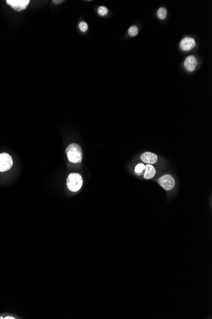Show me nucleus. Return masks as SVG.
Segmentation results:
<instances>
[{
  "label": "nucleus",
  "mask_w": 212,
  "mask_h": 319,
  "mask_svg": "<svg viewBox=\"0 0 212 319\" xmlns=\"http://www.w3.org/2000/svg\"><path fill=\"white\" fill-rule=\"evenodd\" d=\"M66 154L69 161L73 163H79L83 159V151L81 147L76 143H72L67 147Z\"/></svg>",
  "instance_id": "1"
},
{
  "label": "nucleus",
  "mask_w": 212,
  "mask_h": 319,
  "mask_svg": "<svg viewBox=\"0 0 212 319\" xmlns=\"http://www.w3.org/2000/svg\"><path fill=\"white\" fill-rule=\"evenodd\" d=\"M83 185V178L78 173H71L67 179V186L72 192L78 191Z\"/></svg>",
  "instance_id": "2"
},
{
  "label": "nucleus",
  "mask_w": 212,
  "mask_h": 319,
  "mask_svg": "<svg viewBox=\"0 0 212 319\" xmlns=\"http://www.w3.org/2000/svg\"><path fill=\"white\" fill-rule=\"evenodd\" d=\"M13 164V160L10 155L7 153L0 154V172H3L10 169Z\"/></svg>",
  "instance_id": "3"
},
{
  "label": "nucleus",
  "mask_w": 212,
  "mask_h": 319,
  "mask_svg": "<svg viewBox=\"0 0 212 319\" xmlns=\"http://www.w3.org/2000/svg\"><path fill=\"white\" fill-rule=\"evenodd\" d=\"M158 183L166 191L173 189L175 184L174 178L170 175H165L164 176H162L158 180Z\"/></svg>",
  "instance_id": "4"
},
{
  "label": "nucleus",
  "mask_w": 212,
  "mask_h": 319,
  "mask_svg": "<svg viewBox=\"0 0 212 319\" xmlns=\"http://www.w3.org/2000/svg\"><path fill=\"white\" fill-rule=\"evenodd\" d=\"M6 2L13 10L20 12L28 7L30 1L29 0H7Z\"/></svg>",
  "instance_id": "5"
},
{
  "label": "nucleus",
  "mask_w": 212,
  "mask_h": 319,
  "mask_svg": "<svg viewBox=\"0 0 212 319\" xmlns=\"http://www.w3.org/2000/svg\"><path fill=\"white\" fill-rule=\"evenodd\" d=\"M196 45L195 39L190 37H186L182 40L180 42V46L183 51H189L192 49Z\"/></svg>",
  "instance_id": "6"
},
{
  "label": "nucleus",
  "mask_w": 212,
  "mask_h": 319,
  "mask_svg": "<svg viewBox=\"0 0 212 319\" xmlns=\"http://www.w3.org/2000/svg\"><path fill=\"white\" fill-rule=\"evenodd\" d=\"M197 65V61L196 58L193 56H188L184 62V66L186 69L189 71L192 72L195 70L196 67Z\"/></svg>",
  "instance_id": "7"
},
{
  "label": "nucleus",
  "mask_w": 212,
  "mask_h": 319,
  "mask_svg": "<svg viewBox=\"0 0 212 319\" xmlns=\"http://www.w3.org/2000/svg\"><path fill=\"white\" fill-rule=\"evenodd\" d=\"M141 159L144 163L149 164H152L156 163L157 161V156L155 154L152 153V152H146L141 155Z\"/></svg>",
  "instance_id": "8"
},
{
  "label": "nucleus",
  "mask_w": 212,
  "mask_h": 319,
  "mask_svg": "<svg viewBox=\"0 0 212 319\" xmlns=\"http://www.w3.org/2000/svg\"><path fill=\"white\" fill-rule=\"evenodd\" d=\"M144 171H145V173H144V177L146 179H151L154 177L156 174V169L154 166L149 164L146 165Z\"/></svg>",
  "instance_id": "9"
},
{
  "label": "nucleus",
  "mask_w": 212,
  "mask_h": 319,
  "mask_svg": "<svg viewBox=\"0 0 212 319\" xmlns=\"http://www.w3.org/2000/svg\"><path fill=\"white\" fill-rule=\"evenodd\" d=\"M157 17H159V19H162V20L165 19L166 17V15H167V11H166V8L161 7L158 10H157Z\"/></svg>",
  "instance_id": "10"
},
{
  "label": "nucleus",
  "mask_w": 212,
  "mask_h": 319,
  "mask_svg": "<svg viewBox=\"0 0 212 319\" xmlns=\"http://www.w3.org/2000/svg\"><path fill=\"white\" fill-rule=\"evenodd\" d=\"M145 168H146L145 165L142 163H140L135 166V172L138 175H141L144 171V169H145Z\"/></svg>",
  "instance_id": "11"
},
{
  "label": "nucleus",
  "mask_w": 212,
  "mask_h": 319,
  "mask_svg": "<svg viewBox=\"0 0 212 319\" xmlns=\"http://www.w3.org/2000/svg\"><path fill=\"white\" fill-rule=\"evenodd\" d=\"M138 33V30L137 27L135 26H131L128 29V34L132 37H135V36L137 35Z\"/></svg>",
  "instance_id": "12"
},
{
  "label": "nucleus",
  "mask_w": 212,
  "mask_h": 319,
  "mask_svg": "<svg viewBox=\"0 0 212 319\" xmlns=\"http://www.w3.org/2000/svg\"><path fill=\"white\" fill-rule=\"evenodd\" d=\"M98 14L101 16H105L107 14L108 10L106 7L101 6L98 8Z\"/></svg>",
  "instance_id": "13"
},
{
  "label": "nucleus",
  "mask_w": 212,
  "mask_h": 319,
  "mask_svg": "<svg viewBox=\"0 0 212 319\" xmlns=\"http://www.w3.org/2000/svg\"><path fill=\"white\" fill-rule=\"evenodd\" d=\"M79 29L80 31H82V32H86L88 30V24L87 22H81L79 24Z\"/></svg>",
  "instance_id": "14"
},
{
  "label": "nucleus",
  "mask_w": 212,
  "mask_h": 319,
  "mask_svg": "<svg viewBox=\"0 0 212 319\" xmlns=\"http://www.w3.org/2000/svg\"><path fill=\"white\" fill-rule=\"evenodd\" d=\"M64 1H60V0H53V2L55 3V4H59V3H61L62 2H63Z\"/></svg>",
  "instance_id": "15"
}]
</instances>
